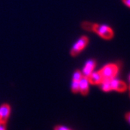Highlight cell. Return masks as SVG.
Masks as SVG:
<instances>
[{"label":"cell","instance_id":"1","mask_svg":"<svg viewBox=\"0 0 130 130\" xmlns=\"http://www.w3.org/2000/svg\"><path fill=\"white\" fill-rule=\"evenodd\" d=\"M81 25L82 28L85 30L96 32L98 35L106 40H110L113 37V31L112 30L111 28L106 25H99L89 22H84Z\"/></svg>","mask_w":130,"mask_h":130},{"label":"cell","instance_id":"2","mask_svg":"<svg viewBox=\"0 0 130 130\" xmlns=\"http://www.w3.org/2000/svg\"><path fill=\"white\" fill-rule=\"evenodd\" d=\"M119 71L118 66L115 64H109L104 66L100 70V73L102 75L103 80H111L115 78Z\"/></svg>","mask_w":130,"mask_h":130},{"label":"cell","instance_id":"3","mask_svg":"<svg viewBox=\"0 0 130 130\" xmlns=\"http://www.w3.org/2000/svg\"><path fill=\"white\" fill-rule=\"evenodd\" d=\"M89 39L87 36H82L74 44L70 51V54L72 56H76L83 50L88 43Z\"/></svg>","mask_w":130,"mask_h":130},{"label":"cell","instance_id":"4","mask_svg":"<svg viewBox=\"0 0 130 130\" xmlns=\"http://www.w3.org/2000/svg\"><path fill=\"white\" fill-rule=\"evenodd\" d=\"M88 79L89 83L92 85H100L103 81L102 75L101 74L100 72H93L87 77Z\"/></svg>","mask_w":130,"mask_h":130},{"label":"cell","instance_id":"5","mask_svg":"<svg viewBox=\"0 0 130 130\" xmlns=\"http://www.w3.org/2000/svg\"><path fill=\"white\" fill-rule=\"evenodd\" d=\"M10 114V106L5 103L0 106V121L7 122Z\"/></svg>","mask_w":130,"mask_h":130},{"label":"cell","instance_id":"6","mask_svg":"<svg viewBox=\"0 0 130 130\" xmlns=\"http://www.w3.org/2000/svg\"><path fill=\"white\" fill-rule=\"evenodd\" d=\"M111 84L112 90H114L118 92H124L126 90V85L125 83L122 82L121 80L116 79H111Z\"/></svg>","mask_w":130,"mask_h":130},{"label":"cell","instance_id":"7","mask_svg":"<svg viewBox=\"0 0 130 130\" xmlns=\"http://www.w3.org/2000/svg\"><path fill=\"white\" fill-rule=\"evenodd\" d=\"M79 91L82 95H86L89 92V82L87 77L83 76L79 82Z\"/></svg>","mask_w":130,"mask_h":130},{"label":"cell","instance_id":"8","mask_svg":"<svg viewBox=\"0 0 130 130\" xmlns=\"http://www.w3.org/2000/svg\"><path fill=\"white\" fill-rule=\"evenodd\" d=\"M95 61L93 59H90L88 60L86 64L85 65L83 68V74L85 77H88L89 74H91L93 72V70L95 67Z\"/></svg>","mask_w":130,"mask_h":130},{"label":"cell","instance_id":"9","mask_svg":"<svg viewBox=\"0 0 130 130\" xmlns=\"http://www.w3.org/2000/svg\"><path fill=\"white\" fill-rule=\"evenodd\" d=\"M100 85H101V88L104 92H110L112 90L111 80H103Z\"/></svg>","mask_w":130,"mask_h":130},{"label":"cell","instance_id":"10","mask_svg":"<svg viewBox=\"0 0 130 130\" xmlns=\"http://www.w3.org/2000/svg\"><path fill=\"white\" fill-rule=\"evenodd\" d=\"M83 77V73H82L79 70H76L74 72V74H73L72 81H77V82H79Z\"/></svg>","mask_w":130,"mask_h":130},{"label":"cell","instance_id":"11","mask_svg":"<svg viewBox=\"0 0 130 130\" xmlns=\"http://www.w3.org/2000/svg\"><path fill=\"white\" fill-rule=\"evenodd\" d=\"M79 82H77V81H72L71 89H72V91L74 93H78V92L79 91Z\"/></svg>","mask_w":130,"mask_h":130},{"label":"cell","instance_id":"12","mask_svg":"<svg viewBox=\"0 0 130 130\" xmlns=\"http://www.w3.org/2000/svg\"><path fill=\"white\" fill-rule=\"evenodd\" d=\"M54 130H70L69 128L64 126H57L54 128Z\"/></svg>","mask_w":130,"mask_h":130},{"label":"cell","instance_id":"13","mask_svg":"<svg viewBox=\"0 0 130 130\" xmlns=\"http://www.w3.org/2000/svg\"><path fill=\"white\" fill-rule=\"evenodd\" d=\"M6 122H1L0 121V130H7Z\"/></svg>","mask_w":130,"mask_h":130},{"label":"cell","instance_id":"14","mask_svg":"<svg viewBox=\"0 0 130 130\" xmlns=\"http://www.w3.org/2000/svg\"><path fill=\"white\" fill-rule=\"evenodd\" d=\"M122 2H123L124 4H125L126 6L130 7V0H122Z\"/></svg>","mask_w":130,"mask_h":130},{"label":"cell","instance_id":"15","mask_svg":"<svg viewBox=\"0 0 130 130\" xmlns=\"http://www.w3.org/2000/svg\"><path fill=\"white\" fill-rule=\"evenodd\" d=\"M125 117H126V120L130 123V112L127 113L126 114Z\"/></svg>","mask_w":130,"mask_h":130},{"label":"cell","instance_id":"16","mask_svg":"<svg viewBox=\"0 0 130 130\" xmlns=\"http://www.w3.org/2000/svg\"><path fill=\"white\" fill-rule=\"evenodd\" d=\"M129 80H130V75H129Z\"/></svg>","mask_w":130,"mask_h":130},{"label":"cell","instance_id":"17","mask_svg":"<svg viewBox=\"0 0 130 130\" xmlns=\"http://www.w3.org/2000/svg\"><path fill=\"white\" fill-rule=\"evenodd\" d=\"M129 90H130V85H129Z\"/></svg>","mask_w":130,"mask_h":130}]
</instances>
